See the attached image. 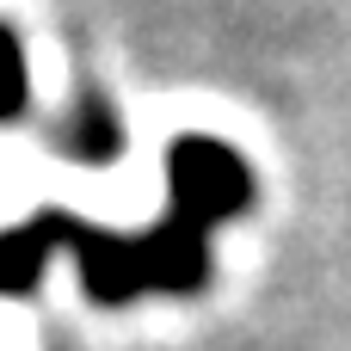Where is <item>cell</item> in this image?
I'll list each match as a JSON object with an SVG mask.
<instances>
[{
    "label": "cell",
    "mask_w": 351,
    "mask_h": 351,
    "mask_svg": "<svg viewBox=\"0 0 351 351\" xmlns=\"http://www.w3.org/2000/svg\"><path fill=\"white\" fill-rule=\"evenodd\" d=\"M167 197L191 228H222L253 210V167L216 136H179L167 148Z\"/></svg>",
    "instance_id": "obj_1"
},
{
    "label": "cell",
    "mask_w": 351,
    "mask_h": 351,
    "mask_svg": "<svg viewBox=\"0 0 351 351\" xmlns=\"http://www.w3.org/2000/svg\"><path fill=\"white\" fill-rule=\"evenodd\" d=\"M136 259H142V290H160V296H197L204 278H210V234L179 222L173 210L160 222H148L136 234Z\"/></svg>",
    "instance_id": "obj_2"
},
{
    "label": "cell",
    "mask_w": 351,
    "mask_h": 351,
    "mask_svg": "<svg viewBox=\"0 0 351 351\" xmlns=\"http://www.w3.org/2000/svg\"><path fill=\"white\" fill-rule=\"evenodd\" d=\"M68 247H74V265H80V284L99 308H123L142 296V259H136V234H117V228H99V222H68Z\"/></svg>",
    "instance_id": "obj_3"
},
{
    "label": "cell",
    "mask_w": 351,
    "mask_h": 351,
    "mask_svg": "<svg viewBox=\"0 0 351 351\" xmlns=\"http://www.w3.org/2000/svg\"><path fill=\"white\" fill-rule=\"evenodd\" d=\"M49 148H56V154H68V160H86V167L117 160V154H123V117H117V105H111L99 86H80V93H74V105L56 117Z\"/></svg>",
    "instance_id": "obj_4"
},
{
    "label": "cell",
    "mask_w": 351,
    "mask_h": 351,
    "mask_svg": "<svg viewBox=\"0 0 351 351\" xmlns=\"http://www.w3.org/2000/svg\"><path fill=\"white\" fill-rule=\"evenodd\" d=\"M68 222H74V216L43 210V216H31V222L0 228V296H31V290L43 284L49 253L68 247Z\"/></svg>",
    "instance_id": "obj_5"
},
{
    "label": "cell",
    "mask_w": 351,
    "mask_h": 351,
    "mask_svg": "<svg viewBox=\"0 0 351 351\" xmlns=\"http://www.w3.org/2000/svg\"><path fill=\"white\" fill-rule=\"evenodd\" d=\"M31 105V68H25V43L12 37V25H0V123H19Z\"/></svg>",
    "instance_id": "obj_6"
}]
</instances>
